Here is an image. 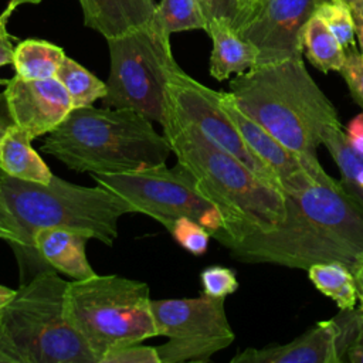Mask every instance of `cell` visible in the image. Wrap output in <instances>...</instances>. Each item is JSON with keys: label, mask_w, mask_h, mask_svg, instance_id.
<instances>
[{"label": "cell", "mask_w": 363, "mask_h": 363, "mask_svg": "<svg viewBox=\"0 0 363 363\" xmlns=\"http://www.w3.org/2000/svg\"><path fill=\"white\" fill-rule=\"evenodd\" d=\"M0 196L21 225L27 252L34 255L33 234L38 228H68L112 245L121 217L135 213L126 200L99 184L79 186L57 176L41 184L14 179L0 170Z\"/></svg>", "instance_id": "obj_6"}, {"label": "cell", "mask_w": 363, "mask_h": 363, "mask_svg": "<svg viewBox=\"0 0 363 363\" xmlns=\"http://www.w3.org/2000/svg\"><path fill=\"white\" fill-rule=\"evenodd\" d=\"M225 298L206 294L196 298L152 299L157 336L169 340L156 346L160 363L208 362L234 342Z\"/></svg>", "instance_id": "obj_10"}, {"label": "cell", "mask_w": 363, "mask_h": 363, "mask_svg": "<svg viewBox=\"0 0 363 363\" xmlns=\"http://www.w3.org/2000/svg\"><path fill=\"white\" fill-rule=\"evenodd\" d=\"M345 1H346L349 6H352V4H353V3H356L357 0H345Z\"/></svg>", "instance_id": "obj_44"}, {"label": "cell", "mask_w": 363, "mask_h": 363, "mask_svg": "<svg viewBox=\"0 0 363 363\" xmlns=\"http://www.w3.org/2000/svg\"><path fill=\"white\" fill-rule=\"evenodd\" d=\"M14 123L11 119V115L9 112V106L6 102V96L3 92H0V140L6 132V129Z\"/></svg>", "instance_id": "obj_38"}, {"label": "cell", "mask_w": 363, "mask_h": 363, "mask_svg": "<svg viewBox=\"0 0 363 363\" xmlns=\"http://www.w3.org/2000/svg\"><path fill=\"white\" fill-rule=\"evenodd\" d=\"M41 150L68 169L89 174H118L164 164L170 143L146 116L123 108H72L45 135Z\"/></svg>", "instance_id": "obj_4"}, {"label": "cell", "mask_w": 363, "mask_h": 363, "mask_svg": "<svg viewBox=\"0 0 363 363\" xmlns=\"http://www.w3.org/2000/svg\"><path fill=\"white\" fill-rule=\"evenodd\" d=\"M320 0H259L237 33L258 50V65L302 57V31Z\"/></svg>", "instance_id": "obj_12"}, {"label": "cell", "mask_w": 363, "mask_h": 363, "mask_svg": "<svg viewBox=\"0 0 363 363\" xmlns=\"http://www.w3.org/2000/svg\"><path fill=\"white\" fill-rule=\"evenodd\" d=\"M0 238L10 242L14 247H18L27 252V242L21 225L9 210L3 197L0 196Z\"/></svg>", "instance_id": "obj_32"}, {"label": "cell", "mask_w": 363, "mask_h": 363, "mask_svg": "<svg viewBox=\"0 0 363 363\" xmlns=\"http://www.w3.org/2000/svg\"><path fill=\"white\" fill-rule=\"evenodd\" d=\"M221 106L235 125L252 155L275 173L282 191L298 187L312 177H319L309 172L303 160L296 153L285 147L268 130L247 116L235 105L230 92L221 91Z\"/></svg>", "instance_id": "obj_15"}, {"label": "cell", "mask_w": 363, "mask_h": 363, "mask_svg": "<svg viewBox=\"0 0 363 363\" xmlns=\"http://www.w3.org/2000/svg\"><path fill=\"white\" fill-rule=\"evenodd\" d=\"M7 81H9V79H4V78H0V86H1V85H3V86H4V85H6V84H7Z\"/></svg>", "instance_id": "obj_43"}, {"label": "cell", "mask_w": 363, "mask_h": 363, "mask_svg": "<svg viewBox=\"0 0 363 363\" xmlns=\"http://www.w3.org/2000/svg\"><path fill=\"white\" fill-rule=\"evenodd\" d=\"M55 77L67 89L74 108L91 106L106 94V82L69 57L64 58Z\"/></svg>", "instance_id": "obj_24"}, {"label": "cell", "mask_w": 363, "mask_h": 363, "mask_svg": "<svg viewBox=\"0 0 363 363\" xmlns=\"http://www.w3.org/2000/svg\"><path fill=\"white\" fill-rule=\"evenodd\" d=\"M345 362L349 363H363V313L360 316V320L356 326L353 340L346 350Z\"/></svg>", "instance_id": "obj_34"}, {"label": "cell", "mask_w": 363, "mask_h": 363, "mask_svg": "<svg viewBox=\"0 0 363 363\" xmlns=\"http://www.w3.org/2000/svg\"><path fill=\"white\" fill-rule=\"evenodd\" d=\"M308 277L313 286L336 302L339 309H353L357 292L352 271L340 262H319L311 265Z\"/></svg>", "instance_id": "obj_23"}, {"label": "cell", "mask_w": 363, "mask_h": 363, "mask_svg": "<svg viewBox=\"0 0 363 363\" xmlns=\"http://www.w3.org/2000/svg\"><path fill=\"white\" fill-rule=\"evenodd\" d=\"M228 92L247 116L296 153L313 176L326 173L318 160V146L323 132L340 121L302 57L238 74Z\"/></svg>", "instance_id": "obj_3"}, {"label": "cell", "mask_w": 363, "mask_h": 363, "mask_svg": "<svg viewBox=\"0 0 363 363\" xmlns=\"http://www.w3.org/2000/svg\"><path fill=\"white\" fill-rule=\"evenodd\" d=\"M350 271L354 278L357 299L360 301V309L363 311V255L357 259V262L353 265V268Z\"/></svg>", "instance_id": "obj_37"}, {"label": "cell", "mask_w": 363, "mask_h": 363, "mask_svg": "<svg viewBox=\"0 0 363 363\" xmlns=\"http://www.w3.org/2000/svg\"><path fill=\"white\" fill-rule=\"evenodd\" d=\"M206 33L213 41L210 55V75L217 81L228 79L254 68L258 62V50L242 38L230 24L218 20L207 23Z\"/></svg>", "instance_id": "obj_18"}, {"label": "cell", "mask_w": 363, "mask_h": 363, "mask_svg": "<svg viewBox=\"0 0 363 363\" xmlns=\"http://www.w3.org/2000/svg\"><path fill=\"white\" fill-rule=\"evenodd\" d=\"M349 146L359 155L363 156V112L354 116L345 130Z\"/></svg>", "instance_id": "obj_33"}, {"label": "cell", "mask_w": 363, "mask_h": 363, "mask_svg": "<svg viewBox=\"0 0 363 363\" xmlns=\"http://www.w3.org/2000/svg\"><path fill=\"white\" fill-rule=\"evenodd\" d=\"M16 295V291L9 288V286H4V285H0V311L14 298Z\"/></svg>", "instance_id": "obj_40"}, {"label": "cell", "mask_w": 363, "mask_h": 363, "mask_svg": "<svg viewBox=\"0 0 363 363\" xmlns=\"http://www.w3.org/2000/svg\"><path fill=\"white\" fill-rule=\"evenodd\" d=\"M89 238L74 230L61 227H43L33 234V247L37 257L50 268L72 279L94 277L85 245Z\"/></svg>", "instance_id": "obj_16"}, {"label": "cell", "mask_w": 363, "mask_h": 363, "mask_svg": "<svg viewBox=\"0 0 363 363\" xmlns=\"http://www.w3.org/2000/svg\"><path fill=\"white\" fill-rule=\"evenodd\" d=\"M179 163L194 177L199 190L218 208L223 227L214 237L227 247L241 234L269 228L285 214L281 189L261 179L166 104L160 123Z\"/></svg>", "instance_id": "obj_2"}, {"label": "cell", "mask_w": 363, "mask_h": 363, "mask_svg": "<svg viewBox=\"0 0 363 363\" xmlns=\"http://www.w3.org/2000/svg\"><path fill=\"white\" fill-rule=\"evenodd\" d=\"M101 363H160L157 349L140 343H132L106 353Z\"/></svg>", "instance_id": "obj_31"}, {"label": "cell", "mask_w": 363, "mask_h": 363, "mask_svg": "<svg viewBox=\"0 0 363 363\" xmlns=\"http://www.w3.org/2000/svg\"><path fill=\"white\" fill-rule=\"evenodd\" d=\"M169 233L180 247L193 255H203L211 238L207 228L189 217L177 218L169 228Z\"/></svg>", "instance_id": "obj_27"}, {"label": "cell", "mask_w": 363, "mask_h": 363, "mask_svg": "<svg viewBox=\"0 0 363 363\" xmlns=\"http://www.w3.org/2000/svg\"><path fill=\"white\" fill-rule=\"evenodd\" d=\"M41 1H43V0H9V4H7L6 9L0 13V17L9 21L10 16L13 14V11H14L18 6H21V4H38V3H41Z\"/></svg>", "instance_id": "obj_39"}, {"label": "cell", "mask_w": 363, "mask_h": 363, "mask_svg": "<svg viewBox=\"0 0 363 363\" xmlns=\"http://www.w3.org/2000/svg\"><path fill=\"white\" fill-rule=\"evenodd\" d=\"M362 313L356 308L340 309L288 343L245 349L231 363H343Z\"/></svg>", "instance_id": "obj_13"}, {"label": "cell", "mask_w": 363, "mask_h": 363, "mask_svg": "<svg viewBox=\"0 0 363 363\" xmlns=\"http://www.w3.org/2000/svg\"><path fill=\"white\" fill-rule=\"evenodd\" d=\"M354 20V34L359 43V51L363 55V0H357L350 6Z\"/></svg>", "instance_id": "obj_36"}, {"label": "cell", "mask_w": 363, "mask_h": 363, "mask_svg": "<svg viewBox=\"0 0 363 363\" xmlns=\"http://www.w3.org/2000/svg\"><path fill=\"white\" fill-rule=\"evenodd\" d=\"M259 3V0H240V4H241V9H242V16H244V18H242V23L245 21V18L252 13V10L257 7V4ZM241 23V24H242ZM240 28V27H238ZM237 28V30H238Z\"/></svg>", "instance_id": "obj_41"}, {"label": "cell", "mask_w": 363, "mask_h": 363, "mask_svg": "<svg viewBox=\"0 0 363 363\" xmlns=\"http://www.w3.org/2000/svg\"><path fill=\"white\" fill-rule=\"evenodd\" d=\"M65 52L60 45L45 40L27 38L14 47L13 67L23 79H47L57 75Z\"/></svg>", "instance_id": "obj_20"}, {"label": "cell", "mask_w": 363, "mask_h": 363, "mask_svg": "<svg viewBox=\"0 0 363 363\" xmlns=\"http://www.w3.org/2000/svg\"><path fill=\"white\" fill-rule=\"evenodd\" d=\"M203 14L208 21L218 20L237 30L242 23V9L240 0H199Z\"/></svg>", "instance_id": "obj_30"}, {"label": "cell", "mask_w": 363, "mask_h": 363, "mask_svg": "<svg viewBox=\"0 0 363 363\" xmlns=\"http://www.w3.org/2000/svg\"><path fill=\"white\" fill-rule=\"evenodd\" d=\"M166 104L177 115L196 125L214 145L237 157L261 179L281 189L275 173L252 155L221 106V91L203 85L186 74L177 64L167 79Z\"/></svg>", "instance_id": "obj_11"}, {"label": "cell", "mask_w": 363, "mask_h": 363, "mask_svg": "<svg viewBox=\"0 0 363 363\" xmlns=\"http://www.w3.org/2000/svg\"><path fill=\"white\" fill-rule=\"evenodd\" d=\"M203 294L213 298H227L238 289V279L231 268L210 265L200 272Z\"/></svg>", "instance_id": "obj_28"}, {"label": "cell", "mask_w": 363, "mask_h": 363, "mask_svg": "<svg viewBox=\"0 0 363 363\" xmlns=\"http://www.w3.org/2000/svg\"><path fill=\"white\" fill-rule=\"evenodd\" d=\"M0 363H6V357H4L3 352H1V347H0Z\"/></svg>", "instance_id": "obj_42"}, {"label": "cell", "mask_w": 363, "mask_h": 363, "mask_svg": "<svg viewBox=\"0 0 363 363\" xmlns=\"http://www.w3.org/2000/svg\"><path fill=\"white\" fill-rule=\"evenodd\" d=\"M84 24L106 40L126 34L152 21L155 0H78Z\"/></svg>", "instance_id": "obj_17"}, {"label": "cell", "mask_w": 363, "mask_h": 363, "mask_svg": "<svg viewBox=\"0 0 363 363\" xmlns=\"http://www.w3.org/2000/svg\"><path fill=\"white\" fill-rule=\"evenodd\" d=\"M109 77L104 106L132 109L162 123L167 101V79L177 65L170 34L153 17L150 23L108 38Z\"/></svg>", "instance_id": "obj_8"}, {"label": "cell", "mask_w": 363, "mask_h": 363, "mask_svg": "<svg viewBox=\"0 0 363 363\" xmlns=\"http://www.w3.org/2000/svg\"><path fill=\"white\" fill-rule=\"evenodd\" d=\"M67 284L55 269H41L0 311L6 363H96L67 315Z\"/></svg>", "instance_id": "obj_5"}, {"label": "cell", "mask_w": 363, "mask_h": 363, "mask_svg": "<svg viewBox=\"0 0 363 363\" xmlns=\"http://www.w3.org/2000/svg\"><path fill=\"white\" fill-rule=\"evenodd\" d=\"M11 40L13 37L7 31V20L0 17V67L13 64L14 45Z\"/></svg>", "instance_id": "obj_35"}, {"label": "cell", "mask_w": 363, "mask_h": 363, "mask_svg": "<svg viewBox=\"0 0 363 363\" xmlns=\"http://www.w3.org/2000/svg\"><path fill=\"white\" fill-rule=\"evenodd\" d=\"M282 194L284 218L241 234L225 247L231 255L247 264L308 269L340 262L352 269L363 255V206L342 182L325 173Z\"/></svg>", "instance_id": "obj_1"}, {"label": "cell", "mask_w": 363, "mask_h": 363, "mask_svg": "<svg viewBox=\"0 0 363 363\" xmlns=\"http://www.w3.org/2000/svg\"><path fill=\"white\" fill-rule=\"evenodd\" d=\"M146 282L94 275L67 284V315L96 363L118 347L157 336Z\"/></svg>", "instance_id": "obj_7"}, {"label": "cell", "mask_w": 363, "mask_h": 363, "mask_svg": "<svg viewBox=\"0 0 363 363\" xmlns=\"http://www.w3.org/2000/svg\"><path fill=\"white\" fill-rule=\"evenodd\" d=\"M302 48L308 61L322 72H339L345 64L346 50L326 23L316 14L303 27Z\"/></svg>", "instance_id": "obj_21"}, {"label": "cell", "mask_w": 363, "mask_h": 363, "mask_svg": "<svg viewBox=\"0 0 363 363\" xmlns=\"http://www.w3.org/2000/svg\"><path fill=\"white\" fill-rule=\"evenodd\" d=\"M322 145L336 163L343 187L363 206V156L349 146L342 123H336L323 132Z\"/></svg>", "instance_id": "obj_22"}, {"label": "cell", "mask_w": 363, "mask_h": 363, "mask_svg": "<svg viewBox=\"0 0 363 363\" xmlns=\"http://www.w3.org/2000/svg\"><path fill=\"white\" fill-rule=\"evenodd\" d=\"M315 14L326 23L345 50L354 45V20L352 9L345 0H320Z\"/></svg>", "instance_id": "obj_26"}, {"label": "cell", "mask_w": 363, "mask_h": 363, "mask_svg": "<svg viewBox=\"0 0 363 363\" xmlns=\"http://www.w3.org/2000/svg\"><path fill=\"white\" fill-rule=\"evenodd\" d=\"M339 72L353 99L363 108V55L354 45L346 48L345 64Z\"/></svg>", "instance_id": "obj_29"}, {"label": "cell", "mask_w": 363, "mask_h": 363, "mask_svg": "<svg viewBox=\"0 0 363 363\" xmlns=\"http://www.w3.org/2000/svg\"><path fill=\"white\" fill-rule=\"evenodd\" d=\"M155 18L169 34L190 30L206 31L207 27L199 0H160Z\"/></svg>", "instance_id": "obj_25"}, {"label": "cell", "mask_w": 363, "mask_h": 363, "mask_svg": "<svg viewBox=\"0 0 363 363\" xmlns=\"http://www.w3.org/2000/svg\"><path fill=\"white\" fill-rule=\"evenodd\" d=\"M3 94L13 122L26 129L31 139L50 133L74 108L57 77L23 79L14 74L4 85Z\"/></svg>", "instance_id": "obj_14"}, {"label": "cell", "mask_w": 363, "mask_h": 363, "mask_svg": "<svg viewBox=\"0 0 363 363\" xmlns=\"http://www.w3.org/2000/svg\"><path fill=\"white\" fill-rule=\"evenodd\" d=\"M31 140L26 129L11 123L0 140V170L18 180L47 184L54 174L34 150Z\"/></svg>", "instance_id": "obj_19"}, {"label": "cell", "mask_w": 363, "mask_h": 363, "mask_svg": "<svg viewBox=\"0 0 363 363\" xmlns=\"http://www.w3.org/2000/svg\"><path fill=\"white\" fill-rule=\"evenodd\" d=\"M96 184L126 200L135 213L159 221L167 231L177 218L189 217L208 230L214 238L223 217L218 208L199 190L191 173L176 163H166L118 174H91Z\"/></svg>", "instance_id": "obj_9"}]
</instances>
